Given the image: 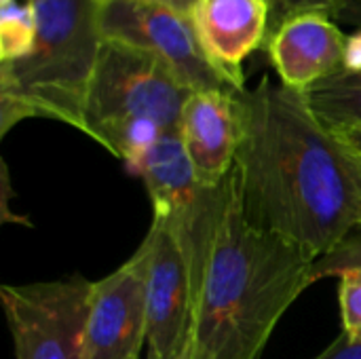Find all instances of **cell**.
<instances>
[{
  "instance_id": "cell-3",
  "label": "cell",
  "mask_w": 361,
  "mask_h": 359,
  "mask_svg": "<svg viewBox=\"0 0 361 359\" xmlns=\"http://www.w3.org/2000/svg\"><path fill=\"white\" fill-rule=\"evenodd\" d=\"M38 32L32 51L0 63V133L25 118L80 131L102 36V0H32Z\"/></svg>"
},
{
  "instance_id": "cell-22",
  "label": "cell",
  "mask_w": 361,
  "mask_h": 359,
  "mask_svg": "<svg viewBox=\"0 0 361 359\" xmlns=\"http://www.w3.org/2000/svg\"><path fill=\"white\" fill-rule=\"evenodd\" d=\"M195 4H197V0H171V6L178 8L180 13H186V15H190Z\"/></svg>"
},
{
  "instance_id": "cell-10",
  "label": "cell",
  "mask_w": 361,
  "mask_h": 359,
  "mask_svg": "<svg viewBox=\"0 0 361 359\" xmlns=\"http://www.w3.org/2000/svg\"><path fill=\"white\" fill-rule=\"evenodd\" d=\"M347 34L328 15L288 19L267 36V53L281 85L305 93L343 68Z\"/></svg>"
},
{
  "instance_id": "cell-7",
  "label": "cell",
  "mask_w": 361,
  "mask_h": 359,
  "mask_svg": "<svg viewBox=\"0 0 361 359\" xmlns=\"http://www.w3.org/2000/svg\"><path fill=\"white\" fill-rule=\"evenodd\" d=\"M148 358L184 359L192 332V279L171 216H152L148 235Z\"/></svg>"
},
{
  "instance_id": "cell-18",
  "label": "cell",
  "mask_w": 361,
  "mask_h": 359,
  "mask_svg": "<svg viewBox=\"0 0 361 359\" xmlns=\"http://www.w3.org/2000/svg\"><path fill=\"white\" fill-rule=\"evenodd\" d=\"M315 359H361V343L349 341L341 334L326 351H322Z\"/></svg>"
},
{
  "instance_id": "cell-12",
  "label": "cell",
  "mask_w": 361,
  "mask_h": 359,
  "mask_svg": "<svg viewBox=\"0 0 361 359\" xmlns=\"http://www.w3.org/2000/svg\"><path fill=\"white\" fill-rule=\"evenodd\" d=\"M125 165L131 174L142 178L152 203V216L180 212L192 201L201 186L180 129L167 131Z\"/></svg>"
},
{
  "instance_id": "cell-11",
  "label": "cell",
  "mask_w": 361,
  "mask_h": 359,
  "mask_svg": "<svg viewBox=\"0 0 361 359\" xmlns=\"http://www.w3.org/2000/svg\"><path fill=\"white\" fill-rule=\"evenodd\" d=\"M178 129L201 184H218L233 171L239 146L237 93L192 91Z\"/></svg>"
},
{
  "instance_id": "cell-6",
  "label": "cell",
  "mask_w": 361,
  "mask_h": 359,
  "mask_svg": "<svg viewBox=\"0 0 361 359\" xmlns=\"http://www.w3.org/2000/svg\"><path fill=\"white\" fill-rule=\"evenodd\" d=\"M104 40H118L161 59L190 91H235L205 55L190 15L154 0H106Z\"/></svg>"
},
{
  "instance_id": "cell-14",
  "label": "cell",
  "mask_w": 361,
  "mask_h": 359,
  "mask_svg": "<svg viewBox=\"0 0 361 359\" xmlns=\"http://www.w3.org/2000/svg\"><path fill=\"white\" fill-rule=\"evenodd\" d=\"M38 21L32 2H0V63L25 57L36 42Z\"/></svg>"
},
{
  "instance_id": "cell-13",
  "label": "cell",
  "mask_w": 361,
  "mask_h": 359,
  "mask_svg": "<svg viewBox=\"0 0 361 359\" xmlns=\"http://www.w3.org/2000/svg\"><path fill=\"white\" fill-rule=\"evenodd\" d=\"M313 114L332 131L361 127V74L338 70L305 91Z\"/></svg>"
},
{
  "instance_id": "cell-9",
  "label": "cell",
  "mask_w": 361,
  "mask_h": 359,
  "mask_svg": "<svg viewBox=\"0 0 361 359\" xmlns=\"http://www.w3.org/2000/svg\"><path fill=\"white\" fill-rule=\"evenodd\" d=\"M201 47L235 91L245 89L243 61L267 42L269 0H197L190 11Z\"/></svg>"
},
{
  "instance_id": "cell-23",
  "label": "cell",
  "mask_w": 361,
  "mask_h": 359,
  "mask_svg": "<svg viewBox=\"0 0 361 359\" xmlns=\"http://www.w3.org/2000/svg\"><path fill=\"white\" fill-rule=\"evenodd\" d=\"M102 2H106V0H102ZM154 2H165V4H171V0H154Z\"/></svg>"
},
{
  "instance_id": "cell-2",
  "label": "cell",
  "mask_w": 361,
  "mask_h": 359,
  "mask_svg": "<svg viewBox=\"0 0 361 359\" xmlns=\"http://www.w3.org/2000/svg\"><path fill=\"white\" fill-rule=\"evenodd\" d=\"M171 218L192 279L184 359H260L281 317L313 286V260L247 222L233 171L201 184Z\"/></svg>"
},
{
  "instance_id": "cell-8",
  "label": "cell",
  "mask_w": 361,
  "mask_h": 359,
  "mask_svg": "<svg viewBox=\"0 0 361 359\" xmlns=\"http://www.w3.org/2000/svg\"><path fill=\"white\" fill-rule=\"evenodd\" d=\"M148 250L142 245L116 271L93 281L85 359H140L148 345Z\"/></svg>"
},
{
  "instance_id": "cell-19",
  "label": "cell",
  "mask_w": 361,
  "mask_h": 359,
  "mask_svg": "<svg viewBox=\"0 0 361 359\" xmlns=\"http://www.w3.org/2000/svg\"><path fill=\"white\" fill-rule=\"evenodd\" d=\"M343 70L361 74V28L347 36L345 57H343Z\"/></svg>"
},
{
  "instance_id": "cell-1",
  "label": "cell",
  "mask_w": 361,
  "mask_h": 359,
  "mask_svg": "<svg viewBox=\"0 0 361 359\" xmlns=\"http://www.w3.org/2000/svg\"><path fill=\"white\" fill-rule=\"evenodd\" d=\"M237 108L233 176L247 222L317 262L361 229V157L271 76L239 91Z\"/></svg>"
},
{
  "instance_id": "cell-5",
  "label": "cell",
  "mask_w": 361,
  "mask_h": 359,
  "mask_svg": "<svg viewBox=\"0 0 361 359\" xmlns=\"http://www.w3.org/2000/svg\"><path fill=\"white\" fill-rule=\"evenodd\" d=\"M93 281L74 273L55 281L2 286L0 300L15 359H85Z\"/></svg>"
},
{
  "instance_id": "cell-4",
  "label": "cell",
  "mask_w": 361,
  "mask_h": 359,
  "mask_svg": "<svg viewBox=\"0 0 361 359\" xmlns=\"http://www.w3.org/2000/svg\"><path fill=\"white\" fill-rule=\"evenodd\" d=\"M190 93L154 55L118 40H104L80 131L129 163L161 135L180 127Z\"/></svg>"
},
{
  "instance_id": "cell-20",
  "label": "cell",
  "mask_w": 361,
  "mask_h": 359,
  "mask_svg": "<svg viewBox=\"0 0 361 359\" xmlns=\"http://www.w3.org/2000/svg\"><path fill=\"white\" fill-rule=\"evenodd\" d=\"M341 28H361V0H345L332 17Z\"/></svg>"
},
{
  "instance_id": "cell-26",
  "label": "cell",
  "mask_w": 361,
  "mask_h": 359,
  "mask_svg": "<svg viewBox=\"0 0 361 359\" xmlns=\"http://www.w3.org/2000/svg\"><path fill=\"white\" fill-rule=\"evenodd\" d=\"M269 2H271V0H269Z\"/></svg>"
},
{
  "instance_id": "cell-21",
  "label": "cell",
  "mask_w": 361,
  "mask_h": 359,
  "mask_svg": "<svg viewBox=\"0 0 361 359\" xmlns=\"http://www.w3.org/2000/svg\"><path fill=\"white\" fill-rule=\"evenodd\" d=\"M341 135H343V138L353 146V150H355V152L361 157V127L349 129V131H343Z\"/></svg>"
},
{
  "instance_id": "cell-25",
  "label": "cell",
  "mask_w": 361,
  "mask_h": 359,
  "mask_svg": "<svg viewBox=\"0 0 361 359\" xmlns=\"http://www.w3.org/2000/svg\"><path fill=\"white\" fill-rule=\"evenodd\" d=\"M148 359H154V358H148Z\"/></svg>"
},
{
  "instance_id": "cell-15",
  "label": "cell",
  "mask_w": 361,
  "mask_h": 359,
  "mask_svg": "<svg viewBox=\"0 0 361 359\" xmlns=\"http://www.w3.org/2000/svg\"><path fill=\"white\" fill-rule=\"evenodd\" d=\"M338 303L343 334L361 343V267L347 269L338 275Z\"/></svg>"
},
{
  "instance_id": "cell-16",
  "label": "cell",
  "mask_w": 361,
  "mask_h": 359,
  "mask_svg": "<svg viewBox=\"0 0 361 359\" xmlns=\"http://www.w3.org/2000/svg\"><path fill=\"white\" fill-rule=\"evenodd\" d=\"M355 267H361V229L355 231L351 237H347L334 252L313 262L311 279L315 284L319 279L338 277L343 271L355 269Z\"/></svg>"
},
{
  "instance_id": "cell-17",
  "label": "cell",
  "mask_w": 361,
  "mask_h": 359,
  "mask_svg": "<svg viewBox=\"0 0 361 359\" xmlns=\"http://www.w3.org/2000/svg\"><path fill=\"white\" fill-rule=\"evenodd\" d=\"M345 0H271V19L269 34H273L288 19L309 13H319L334 17V13L343 6Z\"/></svg>"
},
{
  "instance_id": "cell-24",
  "label": "cell",
  "mask_w": 361,
  "mask_h": 359,
  "mask_svg": "<svg viewBox=\"0 0 361 359\" xmlns=\"http://www.w3.org/2000/svg\"><path fill=\"white\" fill-rule=\"evenodd\" d=\"M0 2H6V0H0ZM27 2H32V0H27Z\"/></svg>"
}]
</instances>
